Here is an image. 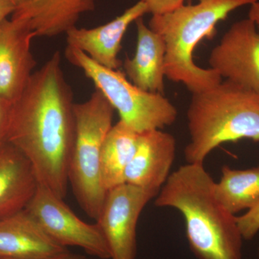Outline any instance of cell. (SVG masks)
Here are the masks:
<instances>
[{"mask_svg":"<svg viewBox=\"0 0 259 259\" xmlns=\"http://www.w3.org/2000/svg\"><path fill=\"white\" fill-rule=\"evenodd\" d=\"M67 251L48 236L25 209L0 218V259L45 258Z\"/></svg>","mask_w":259,"mask_h":259,"instance_id":"4fadbf2b","label":"cell"},{"mask_svg":"<svg viewBox=\"0 0 259 259\" xmlns=\"http://www.w3.org/2000/svg\"><path fill=\"white\" fill-rule=\"evenodd\" d=\"M188 163H204L209 153L228 142H259V94L225 80L192 94L187 113Z\"/></svg>","mask_w":259,"mask_h":259,"instance_id":"3957f363","label":"cell"},{"mask_svg":"<svg viewBox=\"0 0 259 259\" xmlns=\"http://www.w3.org/2000/svg\"><path fill=\"white\" fill-rule=\"evenodd\" d=\"M139 133L119 120L107 134L100 156V179L104 190L125 184L126 169L134 156Z\"/></svg>","mask_w":259,"mask_h":259,"instance_id":"e0dca14e","label":"cell"},{"mask_svg":"<svg viewBox=\"0 0 259 259\" xmlns=\"http://www.w3.org/2000/svg\"><path fill=\"white\" fill-rule=\"evenodd\" d=\"M13 102L0 97V148L8 142Z\"/></svg>","mask_w":259,"mask_h":259,"instance_id":"ffe728a7","label":"cell"},{"mask_svg":"<svg viewBox=\"0 0 259 259\" xmlns=\"http://www.w3.org/2000/svg\"><path fill=\"white\" fill-rule=\"evenodd\" d=\"M257 0H198L160 15H152L148 27L166 42L165 76L182 83L192 94L216 86L223 78L214 69H204L193 60V52L204 37L212 36L219 22L232 12Z\"/></svg>","mask_w":259,"mask_h":259,"instance_id":"277c9868","label":"cell"},{"mask_svg":"<svg viewBox=\"0 0 259 259\" xmlns=\"http://www.w3.org/2000/svg\"><path fill=\"white\" fill-rule=\"evenodd\" d=\"M209 64L223 79L259 94V31L253 22L233 23L211 51Z\"/></svg>","mask_w":259,"mask_h":259,"instance_id":"9c48e42d","label":"cell"},{"mask_svg":"<svg viewBox=\"0 0 259 259\" xmlns=\"http://www.w3.org/2000/svg\"><path fill=\"white\" fill-rule=\"evenodd\" d=\"M39 259H89L86 256L82 255L76 254L71 252L67 251L62 254L55 255V256L49 257V258H39Z\"/></svg>","mask_w":259,"mask_h":259,"instance_id":"cb8c5ba5","label":"cell"},{"mask_svg":"<svg viewBox=\"0 0 259 259\" xmlns=\"http://www.w3.org/2000/svg\"><path fill=\"white\" fill-rule=\"evenodd\" d=\"M137 44L132 59L123 63L125 74L134 85L148 93L164 95L166 42L157 32L144 23L143 18L136 22Z\"/></svg>","mask_w":259,"mask_h":259,"instance_id":"5bb4252c","label":"cell"},{"mask_svg":"<svg viewBox=\"0 0 259 259\" xmlns=\"http://www.w3.org/2000/svg\"><path fill=\"white\" fill-rule=\"evenodd\" d=\"M147 5L148 13L160 15L170 13L185 5V0H142Z\"/></svg>","mask_w":259,"mask_h":259,"instance_id":"44dd1931","label":"cell"},{"mask_svg":"<svg viewBox=\"0 0 259 259\" xmlns=\"http://www.w3.org/2000/svg\"><path fill=\"white\" fill-rule=\"evenodd\" d=\"M38 184L30 161L5 143L0 148V218L25 209Z\"/></svg>","mask_w":259,"mask_h":259,"instance_id":"2e32d148","label":"cell"},{"mask_svg":"<svg viewBox=\"0 0 259 259\" xmlns=\"http://www.w3.org/2000/svg\"><path fill=\"white\" fill-rule=\"evenodd\" d=\"M221 180L214 184L216 198L231 214L248 210L259 201V166L233 169L223 166Z\"/></svg>","mask_w":259,"mask_h":259,"instance_id":"ac0fdd59","label":"cell"},{"mask_svg":"<svg viewBox=\"0 0 259 259\" xmlns=\"http://www.w3.org/2000/svg\"><path fill=\"white\" fill-rule=\"evenodd\" d=\"M214 184L204 163H187L170 175L155 205L180 211L197 259H242L243 238L236 215L216 198Z\"/></svg>","mask_w":259,"mask_h":259,"instance_id":"7a4b0ae2","label":"cell"},{"mask_svg":"<svg viewBox=\"0 0 259 259\" xmlns=\"http://www.w3.org/2000/svg\"><path fill=\"white\" fill-rule=\"evenodd\" d=\"M97 0H30L12 19L25 20L36 37H54L76 27L81 15L93 11Z\"/></svg>","mask_w":259,"mask_h":259,"instance_id":"9a60e30c","label":"cell"},{"mask_svg":"<svg viewBox=\"0 0 259 259\" xmlns=\"http://www.w3.org/2000/svg\"><path fill=\"white\" fill-rule=\"evenodd\" d=\"M65 56L93 81L118 112L120 120L136 132L162 130L175 123L178 112L164 95L141 90L122 71L104 67L79 49L67 46Z\"/></svg>","mask_w":259,"mask_h":259,"instance_id":"8992f818","label":"cell"},{"mask_svg":"<svg viewBox=\"0 0 259 259\" xmlns=\"http://www.w3.org/2000/svg\"><path fill=\"white\" fill-rule=\"evenodd\" d=\"M35 37L25 20L6 19L0 23V97L10 102L20 97L34 73L31 41Z\"/></svg>","mask_w":259,"mask_h":259,"instance_id":"30bf717a","label":"cell"},{"mask_svg":"<svg viewBox=\"0 0 259 259\" xmlns=\"http://www.w3.org/2000/svg\"><path fill=\"white\" fill-rule=\"evenodd\" d=\"M192 2V0H188V3H191Z\"/></svg>","mask_w":259,"mask_h":259,"instance_id":"4316f807","label":"cell"},{"mask_svg":"<svg viewBox=\"0 0 259 259\" xmlns=\"http://www.w3.org/2000/svg\"><path fill=\"white\" fill-rule=\"evenodd\" d=\"M5 1L8 2L10 4L14 5L15 8H17L28 3L30 0H5Z\"/></svg>","mask_w":259,"mask_h":259,"instance_id":"d4e9b609","label":"cell"},{"mask_svg":"<svg viewBox=\"0 0 259 259\" xmlns=\"http://www.w3.org/2000/svg\"><path fill=\"white\" fill-rule=\"evenodd\" d=\"M72 90L56 51L13 102L8 142L30 161L39 184L64 199L75 137Z\"/></svg>","mask_w":259,"mask_h":259,"instance_id":"6da1fadb","label":"cell"},{"mask_svg":"<svg viewBox=\"0 0 259 259\" xmlns=\"http://www.w3.org/2000/svg\"><path fill=\"white\" fill-rule=\"evenodd\" d=\"M147 5L140 0L117 18L93 28L74 27L66 32L68 47L82 51L92 60L104 67L118 70L122 38L130 25L147 14Z\"/></svg>","mask_w":259,"mask_h":259,"instance_id":"8fae6325","label":"cell"},{"mask_svg":"<svg viewBox=\"0 0 259 259\" xmlns=\"http://www.w3.org/2000/svg\"><path fill=\"white\" fill-rule=\"evenodd\" d=\"M258 257L259 258V246H258Z\"/></svg>","mask_w":259,"mask_h":259,"instance_id":"484cf974","label":"cell"},{"mask_svg":"<svg viewBox=\"0 0 259 259\" xmlns=\"http://www.w3.org/2000/svg\"><path fill=\"white\" fill-rule=\"evenodd\" d=\"M158 192L122 184L107 192L97 219L110 251V259H135L136 228L146 204Z\"/></svg>","mask_w":259,"mask_h":259,"instance_id":"ba28073f","label":"cell"},{"mask_svg":"<svg viewBox=\"0 0 259 259\" xmlns=\"http://www.w3.org/2000/svg\"><path fill=\"white\" fill-rule=\"evenodd\" d=\"M248 18L253 22L259 30V0L250 5Z\"/></svg>","mask_w":259,"mask_h":259,"instance_id":"603a6c76","label":"cell"},{"mask_svg":"<svg viewBox=\"0 0 259 259\" xmlns=\"http://www.w3.org/2000/svg\"><path fill=\"white\" fill-rule=\"evenodd\" d=\"M27 211L48 236L62 246H77L88 254L110 259V249L98 223L83 222L46 186L38 184Z\"/></svg>","mask_w":259,"mask_h":259,"instance_id":"52a82bcc","label":"cell"},{"mask_svg":"<svg viewBox=\"0 0 259 259\" xmlns=\"http://www.w3.org/2000/svg\"><path fill=\"white\" fill-rule=\"evenodd\" d=\"M237 224L243 240L250 241L259 232V201L254 207L241 216H236Z\"/></svg>","mask_w":259,"mask_h":259,"instance_id":"d6986e66","label":"cell"},{"mask_svg":"<svg viewBox=\"0 0 259 259\" xmlns=\"http://www.w3.org/2000/svg\"><path fill=\"white\" fill-rule=\"evenodd\" d=\"M114 112L111 104L97 90L87 101L74 105L75 137L68 177L78 203L95 221L106 197L100 179V156Z\"/></svg>","mask_w":259,"mask_h":259,"instance_id":"5b68a950","label":"cell"},{"mask_svg":"<svg viewBox=\"0 0 259 259\" xmlns=\"http://www.w3.org/2000/svg\"><path fill=\"white\" fill-rule=\"evenodd\" d=\"M16 8L5 0H0V23L8 19L10 15H13Z\"/></svg>","mask_w":259,"mask_h":259,"instance_id":"7402d4cb","label":"cell"},{"mask_svg":"<svg viewBox=\"0 0 259 259\" xmlns=\"http://www.w3.org/2000/svg\"><path fill=\"white\" fill-rule=\"evenodd\" d=\"M176 149L175 138L162 130L139 134L137 147L126 169L125 183L159 192L171 175Z\"/></svg>","mask_w":259,"mask_h":259,"instance_id":"7c38bea8","label":"cell"}]
</instances>
